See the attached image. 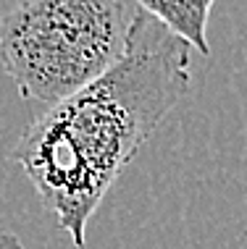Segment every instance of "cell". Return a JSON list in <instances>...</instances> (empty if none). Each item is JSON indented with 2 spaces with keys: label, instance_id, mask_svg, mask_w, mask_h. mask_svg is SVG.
<instances>
[{
  "label": "cell",
  "instance_id": "3957f363",
  "mask_svg": "<svg viewBox=\"0 0 247 249\" xmlns=\"http://www.w3.org/2000/svg\"><path fill=\"white\" fill-rule=\"evenodd\" d=\"M139 11L150 13L171 35L184 39L200 55H210L208 18L216 0H137Z\"/></svg>",
  "mask_w": 247,
  "mask_h": 249
},
{
  "label": "cell",
  "instance_id": "277c9868",
  "mask_svg": "<svg viewBox=\"0 0 247 249\" xmlns=\"http://www.w3.org/2000/svg\"><path fill=\"white\" fill-rule=\"evenodd\" d=\"M0 249H26L16 233H0Z\"/></svg>",
  "mask_w": 247,
  "mask_h": 249
},
{
  "label": "cell",
  "instance_id": "7a4b0ae2",
  "mask_svg": "<svg viewBox=\"0 0 247 249\" xmlns=\"http://www.w3.org/2000/svg\"><path fill=\"white\" fill-rule=\"evenodd\" d=\"M121 0H24L0 21V63L24 100L56 105L124 55Z\"/></svg>",
  "mask_w": 247,
  "mask_h": 249
},
{
  "label": "cell",
  "instance_id": "6da1fadb",
  "mask_svg": "<svg viewBox=\"0 0 247 249\" xmlns=\"http://www.w3.org/2000/svg\"><path fill=\"white\" fill-rule=\"evenodd\" d=\"M190 50L150 13L137 11L124 55L37 116L11 150V160L21 165L74 247L84 249L103 197L190 92Z\"/></svg>",
  "mask_w": 247,
  "mask_h": 249
}]
</instances>
